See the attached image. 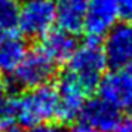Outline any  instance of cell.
<instances>
[{
  "mask_svg": "<svg viewBox=\"0 0 132 132\" xmlns=\"http://www.w3.org/2000/svg\"><path fill=\"white\" fill-rule=\"evenodd\" d=\"M107 67V61L100 46V39L88 37V40L74 49L71 56L68 58V74L82 85L88 94L98 86L104 70Z\"/></svg>",
  "mask_w": 132,
  "mask_h": 132,
  "instance_id": "obj_1",
  "label": "cell"
},
{
  "mask_svg": "<svg viewBox=\"0 0 132 132\" xmlns=\"http://www.w3.org/2000/svg\"><path fill=\"white\" fill-rule=\"evenodd\" d=\"M16 120L25 128L48 123L56 113V89L51 85L31 88L25 94L15 98Z\"/></svg>",
  "mask_w": 132,
  "mask_h": 132,
  "instance_id": "obj_2",
  "label": "cell"
},
{
  "mask_svg": "<svg viewBox=\"0 0 132 132\" xmlns=\"http://www.w3.org/2000/svg\"><path fill=\"white\" fill-rule=\"evenodd\" d=\"M55 24L54 0H24L19 7L18 30L27 37H42Z\"/></svg>",
  "mask_w": 132,
  "mask_h": 132,
  "instance_id": "obj_3",
  "label": "cell"
},
{
  "mask_svg": "<svg viewBox=\"0 0 132 132\" xmlns=\"http://www.w3.org/2000/svg\"><path fill=\"white\" fill-rule=\"evenodd\" d=\"M55 64L40 48L27 52L18 68L13 71V80L21 88H37L46 85L55 74Z\"/></svg>",
  "mask_w": 132,
  "mask_h": 132,
  "instance_id": "obj_4",
  "label": "cell"
},
{
  "mask_svg": "<svg viewBox=\"0 0 132 132\" xmlns=\"http://www.w3.org/2000/svg\"><path fill=\"white\" fill-rule=\"evenodd\" d=\"M55 89H56V113H55V117H58V120L62 123H71L82 113L85 102H86L88 92L68 73H65L60 79Z\"/></svg>",
  "mask_w": 132,
  "mask_h": 132,
  "instance_id": "obj_5",
  "label": "cell"
},
{
  "mask_svg": "<svg viewBox=\"0 0 132 132\" xmlns=\"http://www.w3.org/2000/svg\"><path fill=\"white\" fill-rule=\"evenodd\" d=\"M107 65L114 70L126 68L132 64V24L125 21L116 24L107 33L102 46Z\"/></svg>",
  "mask_w": 132,
  "mask_h": 132,
  "instance_id": "obj_6",
  "label": "cell"
},
{
  "mask_svg": "<svg viewBox=\"0 0 132 132\" xmlns=\"http://www.w3.org/2000/svg\"><path fill=\"white\" fill-rule=\"evenodd\" d=\"M119 9L116 0H89L83 30L88 37L100 39L117 24Z\"/></svg>",
  "mask_w": 132,
  "mask_h": 132,
  "instance_id": "obj_7",
  "label": "cell"
},
{
  "mask_svg": "<svg viewBox=\"0 0 132 132\" xmlns=\"http://www.w3.org/2000/svg\"><path fill=\"white\" fill-rule=\"evenodd\" d=\"M100 98L117 108L129 107L132 100V73L119 68L102 76L96 86Z\"/></svg>",
  "mask_w": 132,
  "mask_h": 132,
  "instance_id": "obj_8",
  "label": "cell"
},
{
  "mask_svg": "<svg viewBox=\"0 0 132 132\" xmlns=\"http://www.w3.org/2000/svg\"><path fill=\"white\" fill-rule=\"evenodd\" d=\"M80 116L85 123L95 128L98 132H111L120 119V111L110 102L95 98L85 102Z\"/></svg>",
  "mask_w": 132,
  "mask_h": 132,
  "instance_id": "obj_9",
  "label": "cell"
},
{
  "mask_svg": "<svg viewBox=\"0 0 132 132\" xmlns=\"http://www.w3.org/2000/svg\"><path fill=\"white\" fill-rule=\"evenodd\" d=\"M89 0H58L55 5V22L61 30L76 34L83 30Z\"/></svg>",
  "mask_w": 132,
  "mask_h": 132,
  "instance_id": "obj_10",
  "label": "cell"
},
{
  "mask_svg": "<svg viewBox=\"0 0 132 132\" xmlns=\"http://www.w3.org/2000/svg\"><path fill=\"white\" fill-rule=\"evenodd\" d=\"M43 37L40 49L48 55L55 64L68 61L77 48V43L74 39V34H70L64 30H49Z\"/></svg>",
  "mask_w": 132,
  "mask_h": 132,
  "instance_id": "obj_11",
  "label": "cell"
},
{
  "mask_svg": "<svg viewBox=\"0 0 132 132\" xmlns=\"http://www.w3.org/2000/svg\"><path fill=\"white\" fill-rule=\"evenodd\" d=\"M27 45L22 39L7 34L0 39V74L12 76L27 55Z\"/></svg>",
  "mask_w": 132,
  "mask_h": 132,
  "instance_id": "obj_12",
  "label": "cell"
},
{
  "mask_svg": "<svg viewBox=\"0 0 132 132\" xmlns=\"http://www.w3.org/2000/svg\"><path fill=\"white\" fill-rule=\"evenodd\" d=\"M19 6L15 0H0V34L7 36L18 28Z\"/></svg>",
  "mask_w": 132,
  "mask_h": 132,
  "instance_id": "obj_13",
  "label": "cell"
},
{
  "mask_svg": "<svg viewBox=\"0 0 132 132\" xmlns=\"http://www.w3.org/2000/svg\"><path fill=\"white\" fill-rule=\"evenodd\" d=\"M117 9H119V16H122L126 21L132 19V0H116Z\"/></svg>",
  "mask_w": 132,
  "mask_h": 132,
  "instance_id": "obj_14",
  "label": "cell"
},
{
  "mask_svg": "<svg viewBox=\"0 0 132 132\" xmlns=\"http://www.w3.org/2000/svg\"><path fill=\"white\" fill-rule=\"evenodd\" d=\"M111 132H132V117L131 116H120L119 122L116 123Z\"/></svg>",
  "mask_w": 132,
  "mask_h": 132,
  "instance_id": "obj_15",
  "label": "cell"
},
{
  "mask_svg": "<svg viewBox=\"0 0 132 132\" xmlns=\"http://www.w3.org/2000/svg\"><path fill=\"white\" fill-rule=\"evenodd\" d=\"M28 132H62L56 125H51V123H42V125H37L30 128Z\"/></svg>",
  "mask_w": 132,
  "mask_h": 132,
  "instance_id": "obj_16",
  "label": "cell"
},
{
  "mask_svg": "<svg viewBox=\"0 0 132 132\" xmlns=\"http://www.w3.org/2000/svg\"><path fill=\"white\" fill-rule=\"evenodd\" d=\"M68 132H98V131H96L95 128H92L90 125L82 122V123H76V125H73Z\"/></svg>",
  "mask_w": 132,
  "mask_h": 132,
  "instance_id": "obj_17",
  "label": "cell"
},
{
  "mask_svg": "<svg viewBox=\"0 0 132 132\" xmlns=\"http://www.w3.org/2000/svg\"><path fill=\"white\" fill-rule=\"evenodd\" d=\"M7 100H9V95H7V90H6V85L3 83V80H0V111L6 105Z\"/></svg>",
  "mask_w": 132,
  "mask_h": 132,
  "instance_id": "obj_18",
  "label": "cell"
},
{
  "mask_svg": "<svg viewBox=\"0 0 132 132\" xmlns=\"http://www.w3.org/2000/svg\"><path fill=\"white\" fill-rule=\"evenodd\" d=\"M2 132H22L19 128H16V126H11V128H7L6 131H2Z\"/></svg>",
  "mask_w": 132,
  "mask_h": 132,
  "instance_id": "obj_19",
  "label": "cell"
},
{
  "mask_svg": "<svg viewBox=\"0 0 132 132\" xmlns=\"http://www.w3.org/2000/svg\"><path fill=\"white\" fill-rule=\"evenodd\" d=\"M129 108H131V111H132V100H131V102H129Z\"/></svg>",
  "mask_w": 132,
  "mask_h": 132,
  "instance_id": "obj_20",
  "label": "cell"
},
{
  "mask_svg": "<svg viewBox=\"0 0 132 132\" xmlns=\"http://www.w3.org/2000/svg\"><path fill=\"white\" fill-rule=\"evenodd\" d=\"M15 2H21V0H15ZM22 2H24V0H22Z\"/></svg>",
  "mask_w": 132,
  "mask_h": 132,
  "instance_id": "obj_21",
  "label": "cell"
},
{
  "mask_svg": "<svg viewBox=\"0 0 132 132\" xmlns=\"http://www.w3.org/2000/svg\"><path fill=\"white\" fill-rule=\"evenodd\" d=\"M2 37H3V36H2V34H0V39H2Z\"/></svg>",
  "mask_w": 132,
  "mask_h": 132,
  "instance_id": "obj_22",
  "label": "cell"
},
{
  "mask_svg": "<svg viewBox=\"0 0 132 132\" xmlns=\"http://www.w3.org/2000/svg\"><path fill=\"white\" fill-rule=\"evenodd\" d=\"M131 65H132V64H131ZM131 73H132V71H131Z\"/></svg>",
  "mask_w": 132,
  "mask_h": 132,
  "instance_id": "obj_23",
  "label": "cell"
}]
</instances>
